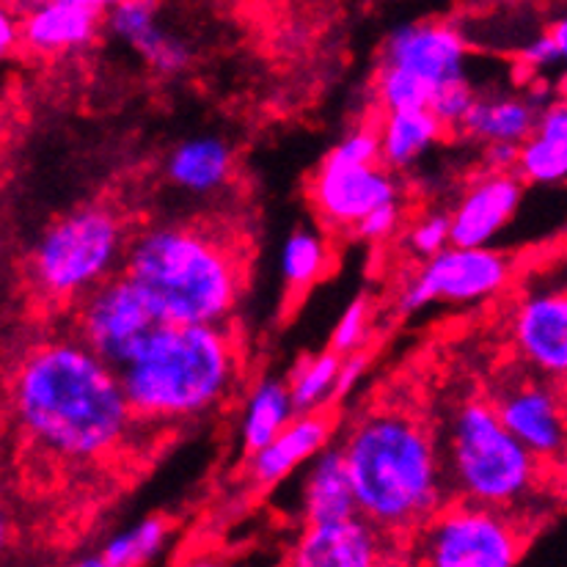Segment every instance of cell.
<instances>
[{
	"label": "cell",
	"mask_w": 567,
	"mask_h": 567,
	"mask_svg": "<svg viewBox=\"0 0 567 567\" xmlns=\"http://www.w3.org/2000/svg\"><path fill=\"white\" fill-rule=\"evenodd\" d=\"M355 496L350 485L342 446H322L309 461L303 487H300V515L303 524H326L355 515Z\"/></svg>",
	"instance_id": "20"
},
{
	"label": "cell",
	"mask_w": 567,
	"mask_h": 567,
	"mask_svg": "<svg viewBox=\"0 0 567 567\" xmlns=\"http://www.w3.org/2000/svg\"><path fill=\"white\" fill-rule=\"evenodd\" d=\"M231 172H235V152L218 135L183 141L166 163L168 179L193 196H209L220 190L231 179Z\"/></svg>",
	"instance_id": "21"
},
{
	"label": "cell",
	"mask_w": 567,
	"mask_h": 567,
	"mask_svg": "<svg viewBox=\"0 0 567 567\" xmlns=\"http://www.w3.org/2000/svg\"><path fill=\"white\" fill-rule=\"evenodd\" d=\"M537 113L540 111L532 105L529 96H474L457 130L482 144H520L535 130Z\"/></svg>",
	"instance_id": "23"
},
{
	"label": "cell",
	"mask_w": 567,
	"mask_h": 567,
	"mask_svg": "<svg viewBox=\"0 0 567 567\" xmlns=\"http://www.w3.org/2000/svg\"><path fill=\"white\" fill-rule=\"evenodd\" d=\"M355 509L391 537L416 532L450 498L441 446L405 411H375L342 444Z\"/></svg>",
	"instance_id": "3"
},
{
	"label": "cell",
	"mask_w": 567,
	"mask_h": 567,
	"mask_svg": "<svg viewBox=\"0 0 567 567\" xmlns=\"http://www.w3.org/2000/svg\"><path fill=\"white\" fill-rule=\"evenodd\" d=\"M515 350L532 372L563 383L567 375V292L565 281L532 284L513 317Z\"/></svg>",
	"instance_id": "12"
},
{
	"label": "cell",
	"mask_w": 567,
	"mask_h": 567,
	"mask_svg": "<svg viewBox=\"0 0 567 567\" xmlns=\"http://www.w3.org/2000/svg\"><path fill=\"white\" fill-rule=\"evenodd\" d=\"M400 220H402L400 204L389 202V204H380V207L372 209V213H367L364 218L353 226V231L361 237V240L380 243L385 240V237L394 235Z\"/></svg>",
	"instance_id": "33"
},
{
	"label": "cell",
	"mask_w": 567,
	"mask_h": 567,
	"mask_svg": "<svg viewBox=\"0 0 567 567\" xmlns=\"http://www.w3.org/2000/svg\"><path fill=\"white\" fill-rule=\"evenodd\" d=\"M474 96H476V92L466 78V81H455V83H450V86L439 89V92L433 94V100H430L427 107H430V113H433V116L444 124V130H457L463 124V118H466Z\"/></svg>",
	"instance_id": "30"
},
{
	"label": "cell",
	"mask_w": 567,
	"mask_h": 567,
	"mask_svg": "<svg viewBox=\"0 0 567 567\" xmlns=\"http://www.w3.org/2000/svg\"><path fill=\"white\" fill-rule=\"evenodd\" d=\"M396 188L391 168L383 163L350 166V163L328 161L311 179V202L317 215L333 229H353L367 213L380 204L396 202Z\"/></svg>",
	"instance_id": "13"
},
{
	"label": "cell",
	"mask_w": 567,
	"mask_h": 567,
	"mask_svg": "<svg viewBox=\"0 0 567 567\" xmlns=\"http://www.w3.org/2000/svg\"><path fill=\"white\" fill-rule=\"evenodd\" d=\"M394 551V537L355 513L326 524H306L289 563L295 567H378L396 563L391 557Z\"/></svg>",
	"instance_id": "14"
},
{
	"label": "cell",
	"mask_w": 567,
	"mask_h": 567,
	"mask_svg": "<svg viewBox=\"0 0 567 567\" xmlns=\"http://www.w3.org/2000/svg\"><path fill=\"white\" fill-rule=\"evenodd\" d=\"M441 463L450 496L509 513L537 496L548 466L504 427L491 400H466L452 413Z\"/></svg>",
	"instance_id": "5"
},
{
	"label": "cell",
	"mask_w": 567,
	"mask_h": 567,
	"mask_svg": "<svg viewBox=\"0 0 567 567\" xmlns=\"http://www.w3.org/2000/svg\"><path fill=\"white\" fill-rule=\"evenodd\" d=\"M515 174L520 183L563 185L567 177V107L548 102L537 113L535 130L518 144Z\"/></svg>",
	"instance_id": "19"
},
{
	"label": "cell",
	"mask_w": 567,
	"mask_h": 567,
	"mask_svg": "<svg viewBox=\"0 0 567 567\" xmlns=\"http://www.w3.org/2000/svg\"><path fill=\"white\" fill-rule=\"evenodd\" d=\"M526 526L509 509L457 498L416 529L413 563L430 567H513L526 554Z\"/></svg>",
	"instance_id": "7"
},
{
	"label": "cell",
	"mask_w": 567,
	"mask_h": 567,
	"mask_svg": "<svg viewBox=\"0 0 567 567\" xmlns=\"http://www.w3.org/2000/svg\"><path fill=\"white\" fill-rule=\"evenodd\" d=\"M537 375V372H535ZM504 427L543 463L551 466L565 452V402L551 378H504L493 394Z\"/></svg>",
	"instance_id": "11"
},
{
	"label": "cell",
	"mask_w": 567,
	"mask_h": 567,
	"mask_svg": "<svg viewBox=\"0 0 567 567\" xmlns=\"http://www.w3.org/2000/svg\"><path fill=\"white\" fill-rule=\"evenodd\" d=\"M372 331V306L367 298H355L339 317L331 337V350L339 355H350L364 350Z\"/></svg>",
	"instance_id": "29"
},
{
	"label": "cell",
	"mask_w": 567,
	"mask_h": 567,
	"mask_svg": "<svg viewBox=\"0 0 567 567\" xmlns=\"http://www.w3.org/2000/svg\"><path fill=\"white\" fill-rule=\"evenodd\" d=\"M102 25L130 44L157 75H179L190 66V44L163 25L157 0H118L102 14Z\"/></svg>",
	"instance_id": "16"
},
{
	"label": "cell",
	"mask_w": 567,
	"mask_h": 567,
	"mask_svg": "<svg viewBox=\"0 0 567 567\" xmlns=\"http://www.w3.org/2000/svg\"><path fill=\"white\" fill-rule=\"evenodd\" d=\"M380 64L394 66L433 94L455 81L468 78L466 31L444 20H424L402 25L385 39Z\"/></svg>",
	"instance_id": "10"
},
{
	"label": "cell",
	"mask_w": 567,
	"mask_h": 567,
	"mask_svg": "<svg viewBox=\"0 0 567 567\" xmlns=\"http://www.w3.org/2000/svg\"><path fill=\"white\" fill-rule=\"evenodd\" d=\"M20 48V11L9 0H0V64H6Z\"/></svg>",
	"instance_id": "35"
},
{
	"label": "cell",
	"mask_w": 567,
	"mask_h": 567,
	"mask_svg": "<svg viewBox=\"0 0 567 567\" xmlns=\"http://www.w3.org/2000/svg\"><path fill=\"white\" fill-rule=\"evenodd\" d=\"M450 246V213H430L413 224L408 231V248L416 257H433Z\"/></svg>",
	"instance_id": "31"
},
{
	"label": "cell",
	"mask_w": 567,
	"mask_h": 567,
	"mask_svg": "<svg viewBox=\"0 0 567 567\" xmlns=\"http://www.w3.org/2000/svg\"><path fill=\"white\" fill-rule=\"evenodd\" d=\"M292 416L295 405L289 400L287 383L276 378L259 380L257 389L248 396L246 419H243V446L248 455L262 450L274 435H279Z\"/></svg>",
	"instance_id": "24"
},
{
	"label": "cell",
	"mask_w": 567,
	"mask_h": 567,
	"mask_svg": "<svg viewBox=\"0 0 567 567\" xmlns=\"http://www.w3.org/2000/svg\"><path fill=\"white\" fill-rule=\"evenodd\" d=\"M102 14L70 0H31L20 11V42L37 55H61L89 48L100 37Z\"/></svg>",
	"instance_id": "17"
},
{
	"label": "cell",
	"mask_w": 567,
	"mask_h": 567,
	"mask_svg": "<svg viewBox=\"0 0 567 567\" xmlns=\"http://www.w3.org/2000/svg\"><path fill=\"white\" fill-rule=\"evenodd\" d=\"M339 361L342 355L326 350V353L309 355L300 361L287 380L289 400H292L295 413H309L326 408L328 400H333V383H337Z\"/></svg>",
	"instance_id": "27"
},
{
	"label": "cell",
	"mask_w": 567,
	"mask_h": 567,
	"mask_svg": "<svg viewBox=\"0 0 567 567\" xmlns=\"http://www.w3.org/2000/svg\"><path fill=\"white\" fill-rule=\"evenodd\" d=\"M331 268V246L315 229H298L281 248V276L287 289L303 292L315 287Z\"/></svg>",
	"instance_id": "26"
},
{
	"label": "cell",
	"mask_w": 567,
	"mask_h": 567,
	"mask_svg": "<svg viewBox=\"0 0 567 567\" xmlns=\"http://www.w3.org/2000/svg\"><path fill=\"white\" fill-rule=\"evenodd\" d=\"M11 535H14V526H11V513H9V507H6L3 496H0V559H3V554L9 551Z\"/></svg>",
	"instance_id": "37"
},
{
	"label": "cell",
	"mask_w": 567,
	"mask_h": 567,
	"mask_svg": "<svg viewBox=\"0 0 567 567\" xmlns=\"http://www.w3.org/2000/svg\"><path fill=\"white\" fill-rule=\"evenodd\" d=\"M513 257L491 246H446L427 257L416 279L402 289V311L424 309L430 303H480L493 298L513 281Z\"/></svg>",
	"instance_id": "9"
},
{
	"label": "cell",
	"mask_w": 567,
	"mask_h": 567,
	"mask_svg": "<svg viewBox=\"0 0 567 567\" xmlns=\"http://www.w3.org/2000/svg\"><path fill=\"white\" fill-rule=\"evenodd\" d=\"M118 378L135 422H188L226 402L240 378V353L224 326L163 322Z\"/></svg>",
	"instance_id": "4"
},
{
	"label": "cell",
	"mask_w": 567,
	"mask_h": 567,
	"mask_svg": "<svg viewBox=\"0 0 567 567\" xmlns=\"http://www.w3.org/2000/svg\"><path fill=\"white\" fill-rule=\"evenodd\" d=\"M444 124L430 107H402L385 111L378 127L380 163L385 168H411L444 138Z\"/></svg>",
	"instance_id": "22"
},
{
	"label": "cell",
	"mask_w": 567,
	"mask_h": 567,
	"mask_svg": "<svg viewBox=\"0 0 567 567\" xmlns=\"http://www.w3.org/2000/svg\"><path fill=\"white\" fill-rule=\"evenodd\" d=\"M520 64L526 70H548V66H563L567 55V22L557 20L546 31L535 33L526 44L515 50Z\"/></svg>",
	"instance_id": "28"
},
{
	"label": "cell",
	"mask_w": 567,
	"mask_h": 567,
	"mask_svg": "<svg viewBox=\"0 0 567 567\" xmlns=\"http://www.w3.org/2000/svg\"><path fill=\"white\" fill-rule=\"evenodd\" d=\"M485 157H487V172H515L518 144L493 141V144H485Z\"/></svg>",
	"instance_id": "36"
},
{
	"label": "cell",
	"mask_w": 567,
	"mask_h": 567,
	"mask_svg": "<svg viewBox=\"0 0 567 567\" xmlns=\"http://www.w3.org/2000/svg\"><path fill=\"white\" fill-rule=\"evenodd\" d=\"M9 400L28 444L66 463L113 455L135 427L118 370L78 337L28 350L11 375Z\"/></svg>",
	"instance_id": "1"
},
{
	"label": "cell",
	"mask_w": 567,
	"mask_h": 567,
	"mask_svg": "<svg viewBox=\"0 0 567 567\" xmlns=\"http://www.w3.org/2000/svg\"><path fill=\"white\" fill-rule=\"evenodd\" d=\"M333 433V422L326 411L295 413L287 427L268 441L262 450L251 452L248 474L259 487H270L289 476L295 468L309 463L322 446H328Z\"/></svg>",
	"instance_id": "18"
},
{
	"label": "cell",
	"mask_w": 567,
	"mask_h": 567,
	"mask_svg": "<svg viewBox=\"0 0 567 567\" xmlns=\"http://www.w3.org/2000/svg\"><path fill=\"white\" fill-rule=\"evenodd\" d=\"M78 303V339L113 370H122L163 326L152 300L124 270L96 284Z\"/></svg>",
	"instance_id": "8"
},
{
	"label": "cell",
	"mask_w": 567,
	"mask_h": 567,
	"mask_svg": "<svg viewBox=\"0 0 567 567\" xmlns=\"http://www.w3.org/2000/svg\"><path fill=\"white\" fill-rule=\"evenodd\" d=\"M172 526L166 518H144L122 535H113L94 557L81 559L86 567H135L155 563L168 546Z\"/></svg>",
	"instance_id": "25"
},
{
	"label": "cell",
	"mask_w": 567,
	"mask_h": 567,
	"mask_svg": "<svg viewBox=\"0 0 567 567\" xmlns=\"http://www.w3.org/2000/svg\"><path fill=\"white\" fill-rule=\"evenodd\" d=\"M70 3H78V6H86V9H94L100 11V14H105L111 6H116L118 0H70Z\"/></svg>",
	"instance_id": "38"
},
{
	"label": "cell",
	"mask_w": 567,
	"mask_h": 567,
	"mask_svg": "<svg viewBox=\"0 0 567 567\" xmlns=\"http://www.w3.org/2000/svg\"><path fill=\"white\" fill-rule=\"evenodd\" d=\"M333 163H350V166H367V163H380V144H378V130L361 127L344 135L333 152L328 155Z\"/></svg>",
	"instance_id": "32"
},
{
	"label": "cell",
	"mask_w": 567,
	"mask_h": 567,
	"mask_svg": "<svg viewBox=\"0 0 567 567\" xmlns=\"http://www.w3.org/2000/svg\"><path fill=\"white\" fill-rule=\"evenodd\" d=\"M367 367H370V355H367L364 350L342 355V361H339L337 383H333V400H342V396H348L350 391L359 385V380L364 378Z\"/></svg>",
	"instance_id": "34"
},
{
	"label": "cell",
	"mask_w": 567,
	"mask_h": 567,
	"mask_svg": "<svg viewBox=\"0 0 567 567\" xmlns=\"http://www.w3.org/2000/svg\"><path fill=\"white\" fill-rule=\"evenodd\" d=\"M130 276L163 322L224 326L246 287V254L235 235L209 224H157L130 237Z\"/></svg>",
	"instance_id": "2"
},
{
	"label": "cell",
	"mask_w": 567,
	"mask_h": 567,
	"mask_svg": "<svg viewBox=\"0 0 567 567\" xmlns=\"http://www.w3.org/2000/svg\"><path fill=\"white\" fill-rule=\"evenodd\" d=\"M520 198L524 183L518 174L487 172L450 213V246H491L515 218Z\"/></svg>",
	"instance_id": "15"
},
{
	"label": "cell",
	"mask_w": 567,
	"mask_h": 567,
	"mask_svg": "<svg viewBox=\"0 0 567 567\" xmlns=\"http://www.w3.org/2000/svg\"><path fill=\"white\" fill-rule=\"evenodd\" d=\"M130 231L107 204H83L61 215L33 246L28 276L39 295L72 303L124 265Z\"/></svg>",
	"instance_id": "6"
}]
</instances>
